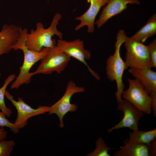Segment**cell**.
Wrapping results in <instances>:
<instances>
[{"instance_id": "obj_21", "label": "cell", "mask_w": 156, "mask_h": 156, "mask_svg": "<svg viewBox=\"0 0 156 156\" xmlns=\"http://www.w3.org/2000/svg\"><path fill=\"white\" fill-rule=\"evenodd\" d=\"M6 117L2 111H0V127L1 128H3L4 127H8L15 134L18 133L19 129L14 123L10 122Z\"/></svg>"}, {"instance_id": "obj_2", "label": "cell", "mask_w": 156, "mask_h": 156, "mask_svg": "<svg viewBox=\"0 0 156 156\" xmlns=\"http://www.w3.org/2000/svg\"><path fill=\"white\" fill-rule=\"evenodd\" d=\"M62 18L61 14L56 13L54 16L49 27L45 29L41 22L36 24L35 30H31L30 33H27L25 41V45L29 50L40 52L43 48H52L56 45L55 40L52 39L54 35L62 39L63 34L57 28L58 22Z\"/></svg>"}, {"instance_id": "obj_10", "label": "cell", "mask_w": 156, "mask_h": 156, "mask_svg": "<svg viewBox=\"0 0 156 156\" xmlns=\"http://www.w3.org/2000/svg\"><path fill=\"white\" fill-rule=\"evenodd\" d=\"M117 109L123 113V117L118 123L108 130V133L124 128H128L132 131L138 129L139 121L144 115L143 112L125 99L118 102Z\"/></svg>"}, {"instance_id": "obj_16", "label": "cell", "mask_w": 156, "mask_h": 156, "mask_svg": "<svg viewBox=\"0 0 156 156\" xmlns=\"http://www.w3.org/2000/svg\"><path fill=\"white\" fill-rule=\"evenodd\" d=\"M156 34V14H153L146 23L131 38L135 41L143 43L148 38Z\"/></svg>"}, {"instance_id": "obj_5", "label": "cell", "mask_w": 156, "mask_h": 156, "mask_svg": "<svg viewBox=\"0 0 156 156\" xmlns=\"http://www.w3.org/2000/svg\"><path fill=\"white\" fill-rule=\"evenodd\" d=\"M70 58L56 45L49 49L47 54L41 60L36 70L30 73V75L32 77L39 74H50L54 72L60 74L66 68Z\"/></svg>"}, {"instance_id": "obj_26", "label": "cell", "mask_w": 156, "mask_h": 156, "mask_svg": "<svg viewBox=\"0 0 156 156\" xmlns=\"http://www.w3.org/2000/svg\"><path fill=\"white\" fill-rule=\"evenodd\" d=\"M1 74L0 73V76H1Z\"/></svg>"}, {"instance_id": "obj_23", "label": "cell", "mask_w": 156, "mask_h": 156, "mask_svg": "<svg viewBox=\"0 0 156 156\" xmlns=\"http://www.w3.org/2000/svg\"><path fill=\"white\" fill-rule=\"evenodd\" d=\"M148 146L149 156H156V138L151 141Z\"/></svg>"}, {"instance_id": "obj_3", "label": "cell", "mask_w": 156, "mask_h": 156, "mask_svg": "<svg viewBox=\"0 0 156 156\" xmlns=\"http://www.w3.org/2000/svg\"><path fill=\"white\" fill-rule=\"evenodd\" d=\"M127 37L124 30L120 29L116 37L114 53L109 57L106 62V73L107 79L116 83L117 90L115 92V96L118 102L122 100V95L125 88L123 76L125 70L128 68L120 53V47Z\"/></svg>"}, {"instance_id": "obj_17", "label": "cell", "mask_w": 156, "mask_h": 156, "mask_svg": "<svg viewBox=\"0 0 156 156\" xmlns=\"http://www.w3.org/2000/svg\"><path fill=\"white\" fill-rule=\"evenodd\" d=\"M156 138V129L144 131L138 129L133 130L129 134L128 139L130 141L137 143L148 145L150 142Z\"/></svg>"}, {"instance_id": "obj_24", "label": "cell", "mask_w": 156, "mask_h": 156, "mask_svg": "<svg viewBox=\"0 0 156 156\" xmlns=\"http://www.w3.org/2000/svg\"><path fill=\"white\" fill-rule=\"evenodd\" d=\"M150 95L151 99V106L152 111L153 115L156 116V91H153L151 92Z\"/></svg>"}, {"instance_id": "obj_9", "label": "cell", "mask_w": 156, "mask_h": 156, "mask_svg": "<svg viewBox=\"0 0 156 156\" xmlns=\"http://www.w3.org/2000/svg\"><path fill=\"white\" fill-rule=\"evenodd\" d=\"M5 96L17 110V116L14 123L19 129L24 128L27 125L29 118L47 112L49 107L39 105L37 109L33 108L26 103L21 97H19L17 101L15 100L14 96L6 90Z\"/></svg>"}, {"instance_id": "obj_13", "label": "cell", "mask_w": 156, "mask_h": 156, "mask_svg": "<svg viewBox=\"0 0 156 156\" xmlns=\"http://www.w3.org/2000/svg\"><path fill=\"white\" fill-rule=\"evenodd\" d=\"M20 33L19 27L13 24L3 25L0 31V56L13 49Z\"/></svg>"}, {"instance_id": "obj_7", "label": "cell", "mask_w": 156, "mask_h": 156, "mask_svg": "<svg viewBox=\"0 0 156 156\" xmlns=\"http://www.w3.org/2000/svg\"><path fill=\"white\" fill-rule=\"evenodd\" d=\"M85 89L83 87L77 86L73 81L70 80L67 85L65 92L62 98L50 107H49L47 112L49 115L55 114L58 116L60 123L59 127L63 128L64 126L63 118L68 112L75 111L78 108L75 104L70 103V99L75 94L83 92Z\"/></svg>"}, {"instance_id": "obj_4", "label": "cell", "mask_w": 156, "mask_h": 156, "mask_svg": "<svg viewBox=\"0 0 156 156\" xmlns=\"http://www.w3.org/2000/svg\"><path fill=\"white\" fill-rule=\"evenodd\" d=\"M124 43L126 49L125 62L128 68L142 69L153 67L147 46L127 36Z\"/></svg>"}, {"instance_id": "obj_18", "label": "cell", "mask_w": 156, "mask_h": 156, "mask_svg": "<svg viewBox=\"0 0 156 156\" xmlns=\"http://www.w3.org/2000/svg\"><path fill=\"white\" fill-rule=\"evenodd\" d=\"M16 77V75L14 74L9 75L5 80L3 86L0 88V109L8 117L10 116L12 111L10 109L5 105L4 100L5 94L7 86L15 79Z\"/></svg>"}, {"instance_id": "obj_25", "label": "cell", "mask_w": 156, "mask_h": 156, "mask_svg": "<svg viewBox=\"0 0 156 156\" xmlns=\"http://www.w3.org/2000/svg\"><path fill=\"white\" fill-rule=\"evenodd\" d=\"M8 132L5 131L3 128H0V140H5L7 136Z\"/></svg>"}, {"instance_id": "obj_8", "label": "cell", "mask_w": 156, "mask_h": 156, "mask_svg": "<svg viewBox=\"0 0 156 156\" xmlns=\"http://www.w3.org/2000/svg\"><path fill=\"white\" fill-rule=\"evenodd\" d=\"M56 45L70 57H73L83 63L92 76L98 80H100L99 75L87 63L86 60L90 59L91 54L89 51L84 49L83 40L78 39L73 41H67L59 39L57 41Z\"/></svg>"}, {"instance_id": "obj_1", "label": "cell", "mask_w": 156, "mask_h": 156, "mask_svg": "<svg viewBox=\"0 0 156 156\" xmlns=\"http://www.w3.org/2000/svg\"><path fill=\"white\" fill-rule=\"evenodd\" d=\"M20 35L14 46V50H22L24 54V60L20 67V72L15 80L11 85V89H17L23 84L30 83L31 76L29 71L32 66L37 62L41 60L47 54L49 49L44 48L40 52H35L28 49L25 45V41L28 33L27 28L22 29L19 26Z\"/></svg>"}, {"instance_id": "obj_19", "label": "cell", "mask_w": 156, "mask_h": 156, "mask_svg": "<svg viewBox=\"0 0 156 156\" xmlns=\"http://www.w3.org/2000/svg\"><path fill=\"white\" fill-rule=\"evenodd\" d=\"M96 148L92 152L88 153V156H110L108 153L109 150L112 148L107 146L104 140L99 137L96 142Z\"/></svg>"}, {"instance_id": "obj_14", "label": "cell", "mask_w": 156, "mask_h": 156, "mask_svg": "<svg viewBox=\"0 0 156 156\" xmlns=\"http://www.w3.org/2000/svg\"><path fill=\"white\" fill-rule=\"evenodd\" d=\"M129 72L138 80L149 93L156 91V72L151 68L138 69L130 68Z\"/></svg>"}, {"instance_id": "obj_12", "label": "cell", "mask_w": 156, "mask_h": 156, "mask_svg": "<svg viewBox=\"0 0 156 156\" xmlns=\"http://www.w3.org/2000/svg\"><path fill=\"white\" fill-rule=\"evenodd\" d=\"M90 5L88 9L83 14L76 17V20L80 21L75 27L78 30L84 26L88 27V32L92 33L94 30L95 20L101 8L105 6L109 0H88Z\"/></svg>"}, {"instance_id": "obj_22", "label": "cell", "mask_w": 156, "mask_h": 156, "mask_svg": "<svg viewBox=\"0 0 156 156\" xmlns=\"http://www.w3.org/2000/svg\"><path fill=\"white\" fill-rule=\"evenodd\" d=\"M153 67L156 68V39H154L147 46Z\"/></svg>"}, {"instance_id": "obj_11", "label": "cell", "mask_w": 156, "mask_h": 156, "mask_svg": "<svg viewBox=\"0 0 156 156\" xmlns=\"http://www.w3.org/2000/svg\"><path fill=\"white\" fill-rule=\"evenodd\" d=\"M129 4H139L140 2L138 0H109L95 24L100 28L109 19L126 9Z\"/></svg>"}, {"instance_id": "obj_20", "label": "cell", "mask_w": 156, "mask_h": 156, "mask_svg": "<svg viewBox=\"0 0 156 156\" xmlns=\"http://www.w3.org/2000/svg\"><path fill=\"white\" fill-rule=\"evenodd\" d=\"M15 145L13 140H0V156H10Z\"/></svg>"}, {"instance_id": "obj_15", "label": "cell", "mask_w": 156, "mask_h": 156, "mask_svg": "<svg viewBox=\"0 0 156 156\" xmlns=\"http://www.w3.org/2000/svg\"><path fill=\"white\" fill-rule=\"evenodd\" d=\"M123 146L115 152L114 156H149L148 145L134 142L128 139L124 141Z\"/></svg>"}, {"instance_id": "obj_6", "label": "cell", "mask_w": 156, "mask_h": 156, "mask_svg": "<svg viewBox=\"0 0 156 156\" xmlns=\"http://www.w3.org/2000/svg\"><path fill=\"white\" fill-rule=\"evenodd\" d=\"M129 87L124 90L122 96L144 113L152 112L151 99L148 90L137 79H128Z\"/></svg>"}]
</instances>
